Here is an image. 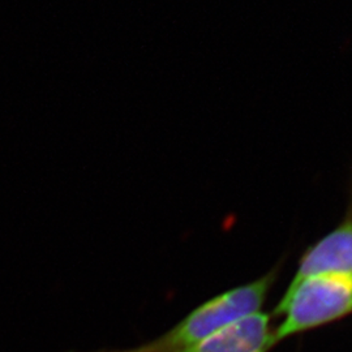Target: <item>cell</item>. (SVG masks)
<instances>
[{
  "label": "cell",
  "instance_id": "6da1fadb",
  "mask_svg": "<svg viewBox=\"0 0 352 352\" xmlns=\"http://www.w3.org/2000/svg\"><path fill=\"white\" fill-rule=\"evenodd\" d=\"M282 270V261L267 273L241 283L195 307L175 325L154 340L129 349H101L85 352H182L244 317L263 312ZM78 352V351H67Z\"/></svg>",
  "mask_w": 352,
  "mask_h": 352
},
{
  "label": "cell",
  "instance_id": "7a4b0ae2",
  "mask_svg": "<svg viewBox=\"0 0 352 352\" xmlns=\"http://www.w3.org/2000/svg\"><path fill=\"white\" fill-rule=\"evenodd\" d=\"M352 316V274L294 277L273 312L277 343Z\"/></svg>",
  "mask_w": 352,
  "mask_h": 352
},
{
  "label": "cell",
  "instance_id": "3957f363",
  "mask_svg": "<svg viewBox=\"0 0 352 352\" xmlns=\"http://www.w3.org/2000/svg\"><path fill=\"white\" fill-rule=\"evenodd\" d=\"M277 344L273 317L263 311L227 325L182 352H270Z\"/></svg>",
  "mask_w": 352,
  "mask_h": 352
},
{
  "label": "cell",
  "instance_id": "277c9868",
  "mask_svg": "<svg viewBox=\"0 0 352 352\" xmlns=\"http://www.w3.org/2000/svg\"><path fill=\"white\" fill-rule=\"evenodd\" d=\"M316 273L352 274V197L337 227L302 252L294 277Z\"/></svg>",
  "mask_w": 352,
  "mask_h": 352
}]
</instances>
